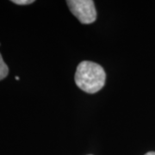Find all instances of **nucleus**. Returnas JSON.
Here are the masks:
<instances>
[{"label":"nucleus","instance_id":"5","mask_svg":"<svg viewBox=\"0 0 155 155\" xmlns=\"http://www.w3.org/2000/svg\"><path fill=\"white\" fill-rule=\"evenodd\" d=\"M145 155H155V152H149V153H146Z\"/></svg>","mask_w":155,"mask_h":155},{"label":"nucleus","instance_id":"1","mask_svg":"<svg viewBox=\"0 0 155 155\" xmlns=\"http://www.w3.org/2000/svg\"><path fill=\"white\" fill-rule=\"evenodd\" d=\"M106 73L100 65L92 61H82L77 67L75 83L86 93L94 94L105 84Z\"/></svg>","mask_w":155,"mask_h":155},{"label":"nucleus","instance_id":"2","mask_svg":"<svg viewBox=\"0 0 155 155\" xmlns=\"http://www.w3.org/2000/svg\"><path fill=\"white\" fill-rule=\"evenodd\" d=\"M69 10L83 24H91L97 19V11L92 0H67Z\"/></svg>","mask_w":155,"mask_h":155},{"label":"nucleus","instance_id":"3","mask_svg":"<svg viewBox=\"0 0 155 155\" xmlns=\"http://www.w3.org/2000/svg\"><path fill=\"white\" fill-rule=\"evenodd\" d=\"M9 74V68L0 54V80H3Z\"/></svg>","mask_w":155,"mask_h":155},{"label":"nucleus","instance_id":"4","mask_svg":"<svg viewBox=\"0 0 155 155\" xmlns=\"http://www.w3.org/2000/svg\"><path fill=\"white\" fill-rule=\"evenodd\" d=\"M11 2L18 5H28L33 4L35 1L34 0H12Z\"/></svg>","mask_w":155,"mask_h":155}]
</instances>
